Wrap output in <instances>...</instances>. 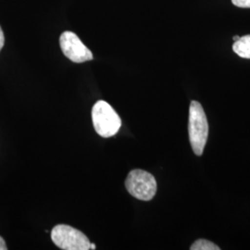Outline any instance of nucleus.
Masks as SVG:
<instances>
[{
  "label": "nucleus",
  "instance_id": "obj_1",
  "mask_svg": "<svg viewBox=\"0 0 250 250\" xmlns=\"http://www.w3.org/2000/svg\"><path fill=\"white\" fill-rule=\"evenodd\" d=\"M188 132L193 151L197 156H201L208 140V125L203 107L196 100L191 101L189 107Z\"/></svg>",
  "mask_w": 250,
  "mask_h": 250
},
{
  "label": "nucleus",
  "instance_id": "obj_2",
  "mask_svg": "<svg viewBox=\"0 0 250 250\" xmlns=\"http://www.w3.org/2000/svg\"><path fill=\"white\" fill-rule=\"evenodd\" d=\"M92 121L96 132L105 138L115 135L122 126L120 116L104 100H99L93 106Z\"/></svg>",
  "mask_w": 250,
  "mask_h": 250
},
{
  "label": "nucleus",
  "instance_id": "obj_3",
  "mask_svg": "<svg viewBox=\"0 0 250 250\" xmlns=\"http://www.w3.org/2000/svg\"><path fill=\"white\" fill-rule=\"evenodd\" d=\"M125 188L133 197L149 201L157 192V182L151 173L143 170H131L125 181Z\"/></svg>",
  "mask_w": 250,
  "mask_h": 250
},
{
  "label": "nucleus",
  "instance_id": "obj_4",
  "mask_svg": "<svg viewBox=\"0 0 250 250\" xmlns=\"http://www.w3.org/2000/svg\"><path fill=\"white\" fill-rule=\"evenodd\" d=\"M51 239L54 244L63 250H88V237L79 230L70 225L59 224L51 231Z\"/></svg>",
  "mask_w": 250,
  "mask_h": 250
},
{
  "label": "nucleus",
  "instance_id": "obj_5",
  "mask_svg": "<svg viewBox=\"0 0 250 250\" xmlns=\"http://www.w3.org/2000/svg\"><path fill=\"white\" fill-rule=\"evenodd\" d=\"M63 54L72 62L83 63L93 60V54L74 33L66 31L60 37Z\"/></svg>",
  "mask_w": 250,
  "mask_h": 250
},
{
  "label": "nucleus",
  "instance_id": "obj_6",
  "mask_svg": "<svg viewBox=\"0 0 250 250\" xmlns=\"http://www.w3.org/2000/svg\"><path fill=\"white\" fill-rule=\"evenodd\" d=\"M232 50L243 59H250V35L242 36L235 41Z\"/></svg>",
  "mask_w": 250,
  "mask_h": 250
},
{
  "label": "nucleus",
  "instance_id": "obj_7",
  "mask_svg": "<svg viewBox=\"0 0 250 250\" xmlns=\"http://www.w3.org/2000/svg\"><path fill=\"white\" fill-rule=\"evenodd\" d=\"M191 250H220V248L212 242L206 239H198L191 247Z\"/></svg>",
  "mask_w": 250,
  "mask_h": 250
},
{
  "label": "nucleus",
  "instance_id": "obj_8",
  "mask_svg": "<svg viewBox=\"0 0 250 250\" xmlns=\"http://www.w3.org/2000/svg\"><path fill=\"white\" fill-rule=\"evenodd\" d=\"M232 4L238 8H250V0H232Z\"/></svg>",
  "mask_w": 250,
  "mask_h": 250
},
{
  "label": "nucleus",
  "instance_id": "obj_9",
  "mask_svg": "<svg viewBox=\"0 0 250 250\" xmlns=\"http://www.w3.org/2000/svg\"><path fill=\"white\" fill-rule=\"evenodd\" d=\"M4 44H5V36H4L3 30H2V28L0 26V51H1V49L3 48Z\"/></svg>",
  "mask_w": 250,
  "mask_h": 250
},
{
  "label": "nucleus",
  "instance_id": "obj_10",
  "mask_svg": "<svg viewBox=\"0 0 250 250\" xmlns=\"http://www.w3.org/2000/svg\"><path fill=\"white\" fill-rule=\"evenodd\" d=\"M8 248L6 246V243L4 241V239L0 236V250H7Z\"/></svg>",
  "mask_w": 250,
  "mask_h": 250
},
{
  "label": "nucleus",
  "instance_id": "obj_11",
  "mask_svg": "<svg viewBox=\"0 0 250 250\" xmlns=\"http://www.w3.org/2000/svg\"><path fill=\"white\" fill-rule=\"evenodd\" d=\"M90 250H96V245L95 244H90Z\"/></svg>",
  "mask_w": 250,
  "mask_h": 250
},
{
  "label": "nucleus",
  "instance_id": "obj_12",
  "mask_svg": "<svg viewBox=\"0 0 250 250\" xmlns=\"http://www.w3.org/2000/svg\"><path fill=\"white\" fill-rule=\"evenodd\" d=\"M239 38H240V36H234L232 37V39H233V41H234V42H235V41H237Z\"/></svg>",
  "mask_w": 250,
  "mask_h": 250
}]
</instances>
